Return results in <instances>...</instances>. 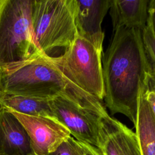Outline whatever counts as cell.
Masks as SVG:
<instances>
[{
  "mask_svg": "<svg viewBox=\"0 0 155 155\" xmlns=\"http://www.w3.org/2000/svg\"><path fill=\"white\" fill-rule=\"evenodd\" d=\"M114 31L102 61L104 98L111 114H124L134 125L139 90L150 73L142 30L120 28Z\"/></svg>",
  "mask_w": 155,
  "mask_h": 155,
  "instance_id": "cell-1",
  "label": "cell"
},
{
  "mask_svg": "<svg viewBox=\"0 0 155 155\" xmlns=\"http://www.w3.org/2000/svg\"><path fill=\"white\" fill-rule=\"evenodd\" d=\"M0 91L47 99L61 96L102 116L108 115L101 101L69 81L44 53L1 65Z\"/></svg>",
  "mask_w": 155,
  "mask_h": 155,
  "instance_id": "cell-2",
  "label": "cell"
},
{
  "mask_svg": "<svg viewBox=\"0 0 155 155\" xmlns=\"http://www.w3.org/2000/svg\"><path fill=\"white\" fill-rule=\"evenodd\" d=\"M33 0H0V66L43 53L33 34Z\"/></svg>",
  "mask_w": 155,
  "mask_h": 155,
  "instance_id": "cell-3",
  "label": "cell"
},
{
  "mask_svg": "<svg viewBox=\"0 0 155 155\" xmlns=\"http://www.w3.org/2000/svg\"><path fill=\"white\" fill-rule=\"evenodd\" d=\"M31 23L42 51L68 48L78 35L73 0H33Z\"/></svg>",
  "mask_w": 155,
  "mask_h": 155,
  "instance_id": "cell-4",
  "label": "cell"
},
{
  "mask_svg": "<svg viewBox=\"0 0 155 155\" xmlns=\"http://www.w3.org/2000/svg\"><path fill=\"white\" fill-rule=\"evenodd\" d=\"M102 52L90 41L77 35L62 54L48 56L50 62L69 81L102 101L105 95Z\"/></svg>",
  "mask_w": 155,
  "mask_h": 155,
  "instance_id": "cell-5",
  "label": "cell"
},
{
  "mask_svg": "<svg viewBox=\"0 0 155 155\" xmlns=\"http://www.w3.org/2000/svg\"><path fill=\"white\" fill-rule=\"evenodd\" d=\"M49 104L53 117L63 125L75 139L99 149L104 116L61 96L50 99Z\"/></svg>",
  "mask_w": 155,
  "mask_h": 155,
  "instance_id": "cell-6",
  "label": "cell"
},
{
  "mask_svg": "<svg viewBox=\"0 0 155 155\" xmlns=\"http://www.w3.org/2000/svg\"><path fill=\"white\" fill-rule=\"evenodd\" d=\"M7 110L26 130L33 155H48L71 136L69 131L54 117L29 116Z\"/></svg>",
  "mask_w": 155,
  "mask_h": 155,
  "instance_id": "cell-7",
  "label": "cell"
},
{
  "mask_svg": "<svg viewBox=\"0 0 155 155\" xmlns=\"http://www.w3.org/2000/svg\"><path fill=\"white\" fill-rule=\"evenodd\" d=\"M73 5L78 35L102 50L104 33L101 24L111 0H73Z\"/></svg>",
  "mask_w": 155,
  "mask_h": 155,
  "instance_id": "cell-8",
  "label": "cell"
},
{
  "mask_svg": "<svg viewBox=\"0 0 155 155\" xmlns=\"http://www.w3.org/2000/svg\"><path fill=\"white\" fill-rule=\"evenodd\" d=\"M99 150L102 155H141L136 133L109 115L102 118Z\"/></svg>",
  "mask_w": 155,
  "mask_h": 155,
  "instance_id": "cell-9",
  "label": "cell"
},
{
  "mask_svg": "<svg viewBox=\"0 0 155 155\" xmlns=\"http://www.w3.org/2000/svg\"><path fill=\"white\" fill-rule=\"evenodd\" d=\"M0 155H33L24 127L4 107L0 113Z\"/></svg>",
  "mask_w": 155,
  "mask_h": 155,
  "instance_id": "cell-10",
  "label": "cell"
},
{
  "mask_svg": "<svg viewBox=\"0 0 155 155\" xmlns=\"http://www.w3.org/2000/svg\"><path fill=\"white\" fill-rule=\"evenodd\" d=\"M148 0H111L113 31L120 28L143 30L148 21Z\"/></svg>",
  "mask_w": 155,
  "mask_h": 155,
  "instance_id": "cell-11",
  "label": "cell"
},
{
  "mask_svg": "<svg viewBox=\"0 0 155 155\" xmlns=\"http://www.w3.org/2000/svg\"><path fill=\"white\" fill-rule=\"evenodd\" d=\"M144 87L139 90L135 133L141 155H155V116L144 96Z\"/></svg>",
  "mask_w": 155,
  "mask_h": 155,
  "instance_id": "cell-12",
  "label": "cell"
},
{
  "mask_svg": "<svg viewBox=\"0 0 155 155\" xmlns=\"http://www.w3.org/2000/svg\"><path fill=\"white\" fill-rule=\"evenodd\" d=\"M50 99L3 94L0 91V102L4 108L33 116L53 117L50 107Z\"/></svg>",
  "mask_w": 155,
  "mask_h": 155,
  "instance_id": "cell-13",
  "label": "cell"
},
{
  "mask_svg": "<svg viewBox=\"0 0 155 155\" xmlns=\"http://www.w3.org/2000/svg\"><path fill=\"white\" fill-rule=\"evenodd\" d=\"M142 38L150 74L155 76V34L148 21L145 28L142 30Z\"/></svg>",
  "mask_w": 155,
  "mask_h": 155,
  "instance_id": "cell-14",
  "label": "cell"
},
{
  "mask_svg": "<svg viewBox=\"0 0 155 155\" xmlns=\"http://www.w3.org/2000/svg\"><path fill=\"white\" fill-rule=\"evenodd\" d=\"M85 147L71 136L62 142L55 151L48 155H84Z\"/></svg>",
  "mask_w": 155,
  "mask_h": 155,
  "instance_id": "cell-15",
  "label": "cell"
},
{
  "mask_svg": "<svg viewBox=\"0 0 155 155\" xmlns=\"http://www.w3.org/2000/svg\"><path fill=\"white\" fill-rule=\"evenodd\" d=\"M143 94L155 116V77L150 74L146 80Z\"/></svg>",
  "mask_w": 155,
  "mask_h": 155,
  "instance_id": "cell-16",
  "label": "cell"
},
{
  "mask_svg": "<svg viewBox=\"0 0 155 155\" xmlns=\"http://www.w3.org/2000/svg\"><path fill=\"white\" fill-rule=\"evenodd\" d=\"M148 22L151 25L155 34V0L149 1Z\"/></svg>",
  "mask_w": 155,
  "mask_h": 155,
  "instance_id": "cell-17",
  "label": "cell"
},
{
  "mask_svg": "<svg viewBox=\"0 0 155 155\" xmlns=\"http://www.w3.org/2000/svg\"><path fill=\"white\" fill-rule=\"evenodd\" d=\"M84 146L85 147V154L84 155H102L100 150L94 147L88 145H85L84 144Z\"/></svg>",
  "mask_w": 155,
  "mask_h": 155,
  "instance_id": "cell-18",
  "label": "cell"
},
{
  "mask_svg": "<svg viewBox=\"0 0 155 155\" xmlns=\"http://www.w3.org/2000/svg\"><path fill=\"white\" fill-rule=\"evenodd\" d=\"M3 105H2V104L1 103V102H0V113H1V110H2V109L3 108Z\"/></svg>",
  "mask_w": 155,
  "mask_h": 155,
  "instance_id": "cell-19",
  "label": "cell"
},
{
  "mask_svg": "<svg viewBox=\"0 0 155 155\" xmlns=\"http://www.w3.org/2000/svg\"><path fill=\"white\" fill-rule=\"evenodd\" d=\"M152 76H153V75H152ZM154 77H155V76H154Z\"/></svg>",
  "mask_w": 155,
  "mask_h": 155,
  "instance_id": "cell-20",
  "label": "cell"
}]
</instances>
